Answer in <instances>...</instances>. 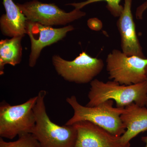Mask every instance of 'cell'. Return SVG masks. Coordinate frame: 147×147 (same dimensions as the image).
<instances>
[{"mask_svg": "<svg viewBox=\"0 0 147 147\" xmlns=\"http://www.w3.org/2000/svg\"><path fill=\"white\" fill-rule=\"evenodd\" d=\"M146 81L147 82V67L146 68Z\"/></svg>", "mask_w": 147, "mask_h": 147, "instance_id": "18", "label": "cell"}, {"mask_svg": "<svg viewBox=\"0 0 147 147\" xmlns=\"http://www.w3.org/2000/svg\"><path fill=\"white\" fill-rule=\"evenodd\" d=\"M102 1L107 3L106 8L113 16L119 17L123 9V6L120 4L121 0H86L82 2L70 3L66 5L72 6L74 9L81 10L88 5Z\"/></svg>", "mask_w": 147, "mask_h": 147, "instance_id": "14", "label": "cell"}, {"mask_svg": "<svg viewBox=\"0 0 147 147\" xmlns=\"http://www.w3.org/2000/svg\"><path fill=\"white\" fill-rule=\"evenodd\" d=\"M89 101L86 106L93 107L109 100L115 101L117 107L125 108L132 102L146 106L147 82L132 85H121L114 81L104 82L94 79L90 83Z\"/></svg>", "mask_w": 147, "mask_h": 147, "instance_id": "2", "label": "cell"}, {"mask_svg": "<svg viewBox=\"0 0 147 147\" xmlns=\"http://www.w3.org/2000/svg\"><path fill=\"white\" fill-rule=\"evenodd\" d=\"M73 125L77 133L74 147H130L121 143V137L113 135L90 122L82 121Z\"/></svg>", "mask_w": 147, "mask_h": 147, "instance_id": "9", "label": "cell"}, {"mask_svg": "<svg viewBox=\"0 0 147 147\" xmlns=\"http://www.w3.org/2000/svg\"><path fill=\"white\" fill-rule=\"evenodd\" d=\"M74 29L72 26L55 28L38 23L27 21L26 34L28 35L31 44L29 66L34 67L36 65L43 48L62 39L68 32Z\"/></svg>", "mask_w": 147, "mask_h": 147, "instance_id": "8", "label": "cell"}, {"mask_svg": "<svg viewBox=\"0 0 147 147\" xmlns=\"http://www.w3.org/2000/svg\"><path fill=\"white\" fill-rule=\"evenodd\" d=\"M146 107H147V103H146Z\"/></svg>", "mask_w": 147, "mask_h": 147, "instance_id": "19", "label": "cell"}, {"mask_svg": "<svg viewBox=\"0 0 147 147\" xmlns=\"http://www.w3.org/2000/svg\"><path fill=\"white\" fill-rule=\"evenodd\" d=\"M132 0H124L123 9L119 17L117 26L121 38L122 52L129 56L145 57L136 33L131 13Z\"/></svg>", "mask_w": 147, "mask_h": 147, "instance_id": "10", "label": "cell"}, {"mask_svg": "<svg viewBox=\"0 0 147 147\" xmlns=\"http://www.w3.org/2000/svg\"><path fill=\"white\" fill-rule=\"evenodd\" d=\"M106 63L109 79L119 84L128 86L146 81V58L127 56L115 49L108 54Z\"/></svg>", "mask_w": 147, "mask_h": 147, "instance_id": "5", "label": "cell"}, {"mask_svg": "<svg viewBox=\"0 0 147 147\" xmlns=\"http://www.w3.org/2000/svg\"><path fill=\"white\" fill-rule=\"evenodd\" d=\"M147 9V0L137 7L135 12V16L138 20H142L145 11Z\"/></svg>", "mask_w": 147, "mask_h": 147, "instance_id": "16", "label": "cell"}, {"mask_svg": "<svg viewBox=\"0 0 147 147\" xmlns=\"http://www.w3.org/2000/svg\"><path fill=\"white\" fill-rule=\"evenodd\" d=\"M66 101L73 109L74 114L65 125H72L79 122L88 121L117 137H121L125 132L126 127L121 119L124 108L114 107L113 100H106L91 107L80 104L74 95L67 98Z\"/></svg>", "mask_w": 147, "mask_h": 147, "instance_id": "1", "label": "cell"}, {"mask_svg": "<svg viewBox=\"0 0 147 147\" xmlns=\"http://www.w3.org/2000/svg\"><path fill=\"white\" fill-rule=\"evenodd\" d=\"M37 96L26 102L12 105L5 101L0 104V136L13 139L17 136L32 133L36 124L34 108Z\"/></svg>", "mask_w": 147, "mask_h": 147, "instance_id": "4", "label": "cell"}, {"mask_svg": "<svg viewBox=\"0 0 147 147\" xmlns=\"http://www.w3.org/2000/svg\"><path fill=\"white\" fill-rule=\"evenodd\" d=\"M44 90L38 93L34 110L36 124L32 134L39 142L40 147H74L77 130L74 125L61 126L53 123L46 112Z\"/></svg>", "mask_w": 147, "mask_h": 147, "instance_id": "3", "label": "cell"}, {"mask_svg": "<svg viewBox=\"0 0 147 147\" xmlns=\"http://www.w3.org/2000/svg\"><path fill=\"white\" fill-rule=\"evenodd\" d=\"M5 13L0 18L3 35L10 37L24 36L26 34L27 19L13 0H3Z\"/></svg>", "mask_w": 147, "mask_h": 147, "instance_id": "12", "label": "cell"}, {"mask_svg": "<svg viewBox=\"0 0 147 147\" xmlns=\"http://www.w3.org/2000/svg\"><path fill=\"white\" fill-rule=\"evenodd\" d=\"M121 119L126 127L125 132L121 136V142L130 147L131 139L147 130V108L132 102L125 107Z\"/></svg>", "mask_w": 147, "mask_h": 147, "instance_id": "11", "label": "cell"}, {"mask_svg": "<svg viewBox=\"0 0 147 147\" xmlns=\"http://www.w3.org/2000/svg\"><path fill=\"white\" fill-rule=\"evenodd\" d=\"M0 147H40L37 140L31 133L22 134L14 142H6L0 138Z\"/></svg>", "mask_w": 147, "mask_h": 147, "instance_id": "15", "label": "cell"}, {"mask_svg": "<svg viewBox=\"0 0 147 147\" xmlns=\"http://www.w3.org/2000/svg\"><path fill=\"white\" fill-rule=\"evenodd\" d=\"M142 142H144L145 143V144H146L145 147H147V136L142 137Z\"/></svg>", "mask_w": 147, "mask_h": 147, "instance_id": "17", "label": "cell"}, {"mask_svg": "<svg viewBox=\"0 0 147 147\" xmlns=\"http://www.w3.org/2000/svg\"><path fill=\"white\" fill-rule=\"evenodd\" d=\"M16 4L27 21L49 26H65L86 15V12L80 9H74L70 12H66L55 3H43L38 0Z\"/></svg>", "mask_w": 147, "mask_h": 147, "instance_id": "7", "label": "cell"}, {"mask_svg": "<svg viewBox=\"0 0 147 147\" xmlns=\"http://www.w3.org/2000/svg\"><path fill=\"white\" fill-rule=\"evenodd\" d=\"M52 61L59 75L66 81L78 84L90 83L101 72L104 66L102 59L92 57L85 52L71 61L55 55Z\"/></svg>", "mask_w": 147, "mask_h": 147, "instance_id": "6", "label": "cell"}, {"mask_svg": "<svg viewBox=\"0 0 147 147\" xmlns=\"http://www.w3.org/2000/svg\"><path fill=\"white\" fill-rule=\"evenodd\" d=\"M24 36L12 37L11 39L1 40L0 41V74H4L7 64L15 66L22 59L21 40Z\"/></svg>", "mask_w": 147, "mask_h": 147, "instance_id": "13", "label": "cell"}]
</instances>
